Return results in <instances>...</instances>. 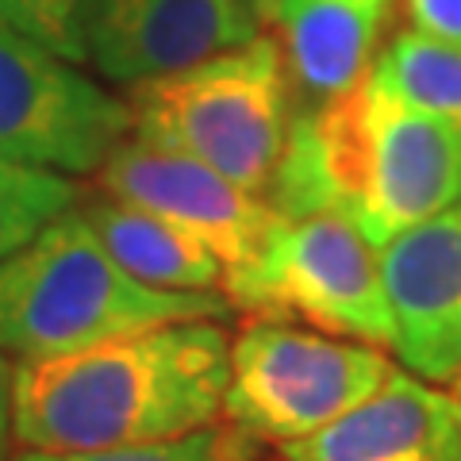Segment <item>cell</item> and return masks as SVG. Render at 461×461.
Masks as SVG:
<instances>
[{
  "instance_id": "cell-5",
  "label": "cell",
  "mask_w": 461,
  "mask_h": 461,
  "mask_svg": "<svg viewBox=\"0 0 461 461\" xmlns=\"http://www.w3.org/2000/svg\"><path fill=\"white\" fill-rule=\"evenodd\" d=\"M393 369L381 346L254 320L230 339L223 420L254 442L288 446L357 408Z\"/></svg>"
},
{
  "instance_id": "cell-18",
  "label": "cell",
  "mask_w": 461,
  "mask_h": 461,
  "mask_svg": "<svg viewBox=\"0 0 461 461\" xmlns=\"http://www.w3.org/2000/svg\"><path fill=\"white\" fill-rule=\"evenodd\" d=\"M411 27L446 42H461V0H408Z\"/></svg>"
},
{
  "instance_id": "cell-13",
  "label": "cell",
  "mask_w": 461,
  "mask_h": 461,
  "mask_svg": "<svg viewBox=\"0 0 461 461\" xmlns=\"http://www.w3.org/2000/svg\"><path fill=\"white\" fill-rule=\"evenodd\" d=\"M77 215L96 230L115 262L142 285L166 293H215L223 285L220 258L150 212L104 193H81Z\"/></svg>"
},
{
  "instance_id": "cell-15",
  "label": "cell",
  "mask_w": 461,
  "mask_h": 461,
  "mask_svg": "<svg viewBox=\"0 0 461 461\" xmlns=\"http://www.w3.org/2000/svg\"><path fill=\"white\" fill-rule=\"evenodd\" d=\"M77 200L74 177L0 154V262L23 250L58 215L74 212Z\"/></svg>"
},
{
  "instance_id": "cell-4",
  "label": "cell",
  "mask_w": 461,
  "mask_h": 461,
  "mask_svg": "<svg viewBox=\"0 0 461 461\" xmlns=\"http://www.w3.org/2000/svg\"><path fill=\"white\" fill-rule=\"evenodd\" d=\"M127 108L131 139L189 154L239 189L269 196L296 115V89L281 47L258 35L208 62L131 85Z\"/></svg>"
},
{
  "instance_id": "cell-9",
  "label": "cell",
  "mask_w": 461,
  "mask_h": 461,
  "mask_svg": "<svg viewBox=\"0 0 461 461\" xmlns=\"http://www.w3.org/2000/svg\"><path fill=\"white\" fill-rule=\"evenodd\" d=\"M262 35L254 0H77L81 58L115 85H142Z\"/></svg>"
},
{
  "instance_id": "cell-7",
  "label": "cell",
  "mask_w": 461,
  "mask_h": 461,
  "mask_svg": "<svg viewBox=\"0 0 461 461\" xmlns=\"http://www.w3.org/2000/svg\"><path fill=\"white\" fill-rule=\"evenodd\" d=\"M123 139H131L127 100L0 20V154L81 177Z\"/></svg>"
},
{
  "instance_id": "cell-16",
  "label": "cell",
  "mask_w": 461,
  "mask_h": 461,
  "mask_svg": "<svg viewBox=\"0 0 461 461\" xmlns=\"http://www.w3.org/2000/svg\"><path fill=\"white\" fill-rule=\"evenodd\" d=\"M258 442L235 427H200L166 442L104 446V450H16L8 461H254Z\"/></svg>"
},
{
  "instance_id": "cell-1",
  "label": "cell",
  "mask_w": 461,
  "mask_h": 461,
  "mask_svg": "<svg viewBox=\"0 0 461 461\" xmlns=\"http://www.w3.org/2000/svg\"><path fill=\"white\" fill-rule=\"evenodd\" d=\"M227 366L230 335L215 320L16 362L12 438L20 450H104L193 435L223 415Z\"/></svg>"
},
{
  "instance_id": "cell-14",
  "label": "cell",
  "mask_w": 461,
  "mask_h": 461,
  "mask_svg": "<svg viewBox=\"0 0 461 461\" xmlns=\"http://www.w3.org/2000/svg\"><path fill=\"white\" fill-rule=\"evenodd\" d=\"M377 74L396 96L461 135V42H446L423 32H396L373 58Z\"/></svg>"
},
{
  "instance_id": "cell-20",
  "label": "cell",
  "mask_w": 461,
  "mask_h": 461,
  "mask_svg": "<svg viewBox=\"0 0 461 461\" xmlns=\"http://www.w3.org/2000/svg\"><path fill=\"white\" fill-rule=\"evenodd\" d=\"M446 393H450L454 408H457V420H461V366H457V373H454V377L446 381Z\"/></svg>"
},
{
  "instance_id": "cell-17",
  "label": "cell",
  "mask_w": 461,
  "mask_h": 461,
  "mask_svg": "<svg viewBox=\"0 0 461 461\" xmlns=\"http://www.w3.org/2000/svg\"><path fill=\"white\" fill-rule=\"evenodd\" d=\"M0 20L66 62H85L77 39V0H0Z\"/></svg>"
},
{
  "instance_id": "cell-19",
  "label": "cell",
  "mask_w": 461,
  "mask_h": 461,
  "mask_svg": "<svg viewBox=\"0 0 461 461\" xmlns=\"http://www.w3.org/2000/svg\"><path fill=\"white\" fill-rule=\"evenodd\" d=\"M12 366L8 354H0V461H8V446L16 442L12 438Z\"/></svg>"
},
{
  "instance_id": "cell-2",
  "label": "cell",
  "mask_w": 461,
  "mask_h": 461,
  "mask_svg": "<svg viewBox=\"0 0 461 461\" xmlns=\"http://www.w3.org/2000/svg\"><path fill=\"white\" fill-rule=\"evenodd\" d=\"M269 204L288 220L339 212L373 247L461 204V135L373 74L323 104H300Z\"/></svg>"
},
{
  "instance_id": "cell-6",
  "label": "cell",
  "mask_w": 461,
  "mask_h": 461,
  "mask_svg": "<svg viewBox=\"0 0 461 461\" xmlns=\"http://www.w3.org/2000/svg\"><path fill=\"white\" fill-rule=\"evenodd\" d=\"M227 304L258 320H304L315 330L393 346V308L377 247L339 212L281 220L250 266L223 273Z\"/></svg>"
},
{
  "instance_id": "cell-11",
  "label": "cell",
  "mask_w": 461,
  "mask_h": 461,
  "mask_svg": "<svg viewBox=\"0 0 461 461\" xmlns=\"http://www.w3.org/2000/svg\"><path fill=\"white\" fill-rule=\"evenodd\" d=\"M285 461H461V420L450 393L408 369L323 430L281 446Z\"/></svg>"
},
{
  "instance_id": "cell-8",
  "label": "cell",
  "mask_w": 461,
  "mask_h": 461,
  "mask_svg": "<svg viewBox=\"0 0 461 461\" xmlns=\"http://www.w3.org/2000/svg\"><path fill=\"white\" fill-rule=\"evenodd\" d=\"M96 193L173 223L220 258L223 273L250 266L285 215L189 154L123 139L96 169Z\"/></svg>"
},
{
  "instance_id": "cell-10",
  "label": "cell",
  "mask_w": 461,
  "mask_h": 461,
  "mask_svg": "<svg viewBox=\"0 0 461 461\" xmlns=\"http://www.w3.org/2000/svg\"><path fill=\"white\" fill-rule=\"evenodd\" d=\"M400 366L446 384L461 366V204L377 247Z\"/></svg>"
},
{
  "instance_id": "cell-12",
  "label": "cell",
  "mask_w": 461,
  "mask_h": 461,
  "mask_svg": "<svg viewBox=\"0 0 461 461\" xmlns=\"http://www.w3.org/2000/svg\"><path fill=\"white\" fill-rule=\"evenodd\" d=\"M304 104L346 93L373 69L396 0H254Z\"/></svg>"
},
{
  "instance_id": "cell-3",
  "label": "cell",
  "mask_w": 461,
  "mask_h": 461,
  "mask_svg": "<svg viewBox=\"0 0 461 461\" xmlns=\"http://www.w3.org/2000/svg\"><path fill=\"white\" fill-rule=\"evenodd\" d=\"M215 293H166L131 277L74 212L0 262V354L39 362L177 320H220Z\"/></svg>"
}]
</instances>
